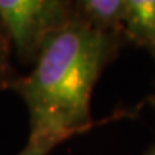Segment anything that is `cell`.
<instances>
[{"instance_id":"8992f818","label":"cell","mask_w":155,"mask_h":155,"mask_svg":"<svg viewBox=\"0 0 155 155\" xmlns=\"http://www.w3.org/2000/svg\"><path fill=\"white\" fill-rule=\"evenodd\" d=\"M55 147L56 144L50 142V141L29 137L28 144L25 145V148L19 155H48Z\"/></svg>"},{"instance_id":"3957f363","label":"cell","mask_w":155,"mask_h":155,"mask_svg":"<svg viewBox=\"0 0 155 155\" xmlns=\"http://www.w3.org/2000/svg\"><path fill=\"white\" fill-rule=\"evenodd\" d=\"M72 6L73 17L88 28L122 36L127 0H76Z\"/></svg>"},{"instance_id":"5b68a950","label":"cell","mask_w":155,"mask_h":155,"mask_svg":"<svg viewBox=\"0 0 155 155\" xmlns=\"http://www.w3.org/2000/svg\"><path fill=\"white\" fill-rule=\"evenodd\" d=\"M12 46L5 35H0V91L12 89L19 75L10 61Z\"/></svg>"},{"instance_id":"52a82bcc","label":"cell","mask_w":155,"mask_h":155,"mask_svg":"<svg viewBox=\"0 0 155 155\" xmlns=\"http://www.w3.org/2000/svg\"><path fill=\"white\" fill-rule=\"evenodd\" d=\"M142 155H155V141H154V144L151 145L150 148H148V150L145 151V152H144Z\"/></svg>"},{"instance_id":"ba28073f","label":"cell","mask_w":155,"mask_h":155,"mask_svg":"<svg viewBox=\"0 0 155 155\" xmlns=\"http://www.w3.org/2000/svg\"><path fill=\"white\" fill-rule=\"evenodd\" d=\"M151 55L154 56V59H155V49H152V50H151ZM151 101H152V104H154V105H155V94H154V96H152V99H151Z\"/></svg>"},{"instance_id":"277c9868","label":"cell","mask_w":155,"mask_h":155,"mask_svg":"<svg viewBox=\"0 0 155 155\" xmlns=\"http://www.w3.org/2000/svg\"><path fill=\"white\" fill-rule=\"evenodd\" d=\"M122 39L150 52L155 49V0H127Z\"/></svg>"},{"instance_id":"7a4b0ae2","label":"cell","mask_w":155,"mask_h":155,"mask_svg":"<svg viewBox=\"0 0 155 155\" xmlns=\"http://www.w3.org/2000/svg\"><path fill=\"white\" fill-rule=\"evenodd\" d=\"M73 19L66 0H0V22L12 49L25 63H35L46 40Z\"/></svg>"},{"instance_id":"9c48e42d","label":"cell","mask_w":155,"mask_h":155,"mask_svg":"<svg viewBox=\"0 0 155 155\" xmlns=\"http://www.w3.org/2000/svg\"><path fill=\"white\" fill-rule=\"evenodd\" d=\"M0 35H5V36H6L5 30H3V26H2V22H0ZM6 38H7V36H6Z\"/></svg>"},{"instance_id":"6da1fadb","label":"cell","mask_w":155,"mask_h":155,"mask_svg":"<svg viewBox=\"0 0 155 155\" xmlns=\"http://www.w3.org/2000/svg\"><path fill=\"white\" fill-rule=\"evenodd\" d=\"M122 45L121 35L94 30L75 17L52 35L32 72L19 76L12 88L28 108L29 137L59 145L86 131L95 85Z\"/></svg>"}]
</instances>
